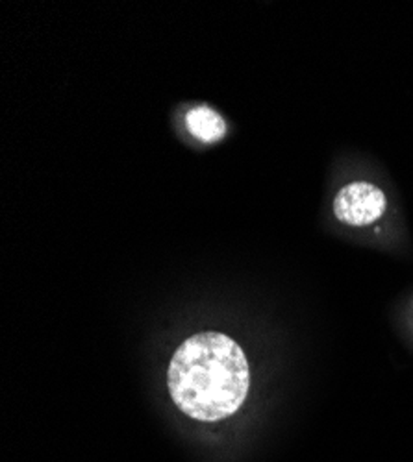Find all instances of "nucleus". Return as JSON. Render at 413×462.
I'll return each mask as SVG.
<instances>
[{
    "mask_svg": "<svg viewBox=\"0 0 413 462\" xmlns=\"http://www.w3.org/2000/svg\"><path fill=\"white\" fill-rule=\"evenodd\" d=\"M167 387L183 414L201 421L224 420L239 411L249 394V361L230 337L199 333L174 352Z\"/></svg>",
    "mask_w": 413,
    "mask_h": 462,
    "instance_id": "nucleus-1",
    "label": "nucleus"
},
{
    "mask_svg": "<svg viewBox=\"0 0 413 462\" xmlns=\"http://www.w3.org/2000/svg\"><path fill=\"white\" fill-rule=\"evenodd\" d=\"M386 195L369 181H354L337 190L333 199L335 218L354 227L371 226L386 213Z\"/></svg>",
    "mask_w": 413,
    "mask_h": 462,
    "instance_id": "nucleus-2",
    "label": "nucleus"
},
{
    "mask_svg": "<svg viewBox=\"0 0 413 462\" xmlns=\"http://www.w3.org/2000/svg\"><path fill=\"white\" fill-rule=\"evenodd\" d=\"M187 130H190L197 139L213 143L227 134V125L222 117L210 107H195L185 117Z\"/></svg>",
    "mask_w": 413,
    "mask_h": 462,
    "instance_id": "nucleus-3",
    "label": "nucleus"
}]
</instances>
